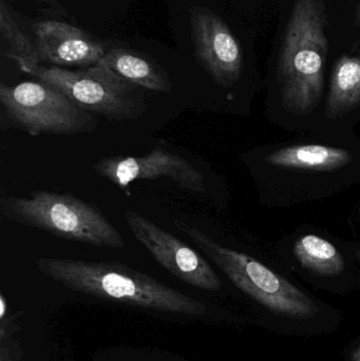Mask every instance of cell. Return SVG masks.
Masks as SVG:
<instances>
[{
	"mask_svg": "<svg viewBox=\"0 0 360 361\" xmlns=\"http://www.w3.org/2000/svg\"><path fill=\"white\" fill-rule=\"evenodd\" d=\"M38 271L68 290L166 313L203 316L204 303L120 262L42 257Z\"/></svg>",
	"mask_w": 360,
	"mask_h": 361,
	"instance_id": "cell-1",
	"label": "cell"
},
{
	"mask_svg": "<svg viewBox=\"0 0 360 361\" xmlns=\"http://www.w3.org/2000/svg\"><path fill=\"white\" fill-rule=\"evenodd\" d=\"M323 0H295L279 54L278 78L285 109L306 114L321 103L329 42Z\"/></svg>",
	"mask_w": 360,
	"mask_h": 361,
	"instance_id": "cell-2",
	"label": "cell"
},
{
	"mask_svg": "<svg viewBox=\"0 0 360 361\" xmlns=\"http://www.w3.org/2000/svg\"><path fill=\"white\" fill-rule=\"evenodd\" d=\"M0 214L10 222L46 231L58 239L120 250V231L95 204L72 193L35 190L29 197H1Z\"/></svg>",
	"mask_w": 360,
	"mask_h": 361,
	"instance_id": "cell-3",
	"label": "cell"
},
{
	"mask_svg": "<svg viewBox=\"0 0 360 361\" xmlns=\"http://www.w3.org/2000/svg\"><path fill=\"white\" fill-rule=\"evenodd\" d=\"M175 225L239 290L271 311L294 318H311L318 311L310 297L256 259L220 245L196 227L181 221H175Z\"/></svg>",
	"mask_w": 360,
	"mask_h": 361,
	"instance_id": "cell-4",
	"label": "cell"
},
{
	"mask_svg": "<svg viewBox=\"0 0 360 361\" xmlns=\"http://www.w3.org/2000/svg\"><path fill=\"white\" fill-rule=\"evenodd\" d=\"M30 75L110 122L137 120L147 111V103L139 86L104 66L80 70L40 66Z\"/></svg>",
	"mask_w": 360,
	"mask_h": 361,
	"instance_id": "cell-5",
	"label": "cell"
},
{
	"mask_svg": "<svg viewBox=\"0 0 360 361\" xmlns=\"http://www.w3.org/2000/svg\"><path fill=\"white\" fill-rule=\"evenodd\" d=\"M0 104L10 122L32 137L93 133L97 127L94 114L40 80L0 85Z\"/></svg>",
	"mask_w": 360,
	"mask_h": 361,
	"instance_id": "cell-6",
	"label": "cell"
},
{
	"mask_svg": "<svg viewBox=\"0 0 360 361\" xmlns=\"http://www.w3.org/2000/svg\"><path fill=\"white\" fill-rule=\"evenodd\" d=\"M125 220L133 237L178 279L200 290L221 288V281L211 264L173 233L133 210L125 212Z\"/></svg>",
	"mask_w": 360,
	"mask_h": 361,
	"instance_id": "cell-7",
	"label": "cell"
},
{
	"mask_svg": "<svg viewBox=\"0 0 360 361\" xmlns=\"http://www.w3.org/2000/svg\"><path fill=\"white\" fill-rule=\"evenodd\" d=\"M190 21L194 54L201 67L224 88L236 84L243 71V52L228 25L205 6L190 8Z\"/></svg>",
	"mask_w": 360,
	"mask_h": 361,
	"instance_id": "cell-8",
	"label": "cell"
},
{
	"mask_svg": "<svg viewBox=\"0 0 360 361\" xmlns=\"http://www.w3.org/2000/svg\"><path fill=\"white\" fill-rule=\"evenodd\" d=\"M99 177L125 189L139 180L168 178L181 188L194 192L206 190L204 176L192 163L162 145L143 157H106L93 166Z\"/></svg>",
	"mask_w": 360,
	"mask_h": 361,
	"instance_id": "cell-9",
	"label": "cell"
},
{
	"mask_svg": "<svg viewBox=\"0 0 360 361\" xmlns=\"http://www.w3.org/2000/svg\"><path fill=\"white\" fill-rule=\"evenodd\" d=\"M33 32L40 61L53 67H93L109 50L88 32L61 21H39Z\"/></svg>",
	"mask_w": 360,
	"mask_h": 361,
	"instance_id": "cell-10",
	"label": "cell"
},
{
	"mask_svg": "<svg viewBox=\"0 0 360 361\" xmlns=\"http://www.w3.org/2000/svg\"><path fill=\"white\" fill-rule=\"evenodd\" d=\"M97 65L116 72L141 88L156 92L170 93V78L164 68L147 55L129 48H111Z\"/></svg>",
	"mask_w": 360,
	"mask_h": 361,
	"instance_id": "cell-11",
	"label": "cell"
},
{
	"mask_svg": "<svg viewBox=\"0 0 360 361\" xmlns=\"http://www.w3.org/2000/svg\"><path fill=\"white\" fill-rule=\"evenodd\" d=\"M266 162L281 169L332 171L342 169L352 160L350 152L323 145H298L268 154Z\"/></svg>",
	"mask_w": 360,
	"mask_h": 361,
	"instance_id": "cell-12",
	"label": "cell"
},
{
	"mask_svg": "<svg viewBox=\"0 0 360 361\" xmlns=\"http://www.w3.org/2000/svg\"><path fill=\"white\" fill-rule=\"evenodd\" d=\"M360 103V57L344 55L332 70L328 114L335 118Z\"/></svg>",
	"mask_w": 360,
	"mask_h": 361,
	"instance_id": "cell-13",
	"label": "cell"
},
{
	"mask_svg": "<svg viewBox=\"0 0 360 361\" xmlns=\"http://www.w3.org/2000/svg\"><path fill=\"white\" fill-rule=\"evenodd\" d=\"M0 35L6 44V50L2 54L16 61L21 71L31 74L40 67L42 61L35 42L17 23L6 0H0Z\"/></svg>",
	"mask_w": 360,
	"mask_h": 361,
	"instance_id": "cell-14",
	"label": "cell"
},
{
	"mask_svg": "<svg viewBox=\"0 0 360 361\" xmlns=\"http://www.w3.org/2000/svg\"><path fill=\"white\" fill-rule=\"evenodd\" d=\"M294 254L304 267L321 275H338L345 269L337 248L319 235H302L294 244Z\"/></svg>",
	"mask_w": 360,
	"mask_h": 361,
	"instance_id": "cell-15",
	"label": "cell"
},
{
	"mask_svg": "<svg viewBox=\"0 0 360 361\" xmlns=\"http://www.w3.org/2000/svg\"><path fill=\"white\" fill-rule=\"evenodd\" d=\"M6 298H4V295L0 296V318H1L2 322L4 320V317H6Z\"/></svg>",
	"mask_w": 360,
	"mask_h": 361,
	"instance_id": "cell-16",
	"label": "cell"
},
{
	"mask_svg": "<svg viewBox=\"0 0 360 361\" xmlns=\"http://www.w3.org/2000/svg\"><path fill=\"white\" fill-rule=\"evenodd\" d=\"M35 1L40 2V4H48V6H53L55 8H61V6L58 4L57 0H35Z\"/></svg>",
	"mask_w": 360,
	"mask_h": 361,
	"instance_id": "cell-17",
	"label": "cell"
},
{
	"mask_svg": "<svg viewBox=\"0 0 360 361\" xmlns=\"http://www.w3.org/2000/svg\"><path fill=\"white\" fill-rule=\"evenodd\" d=\"M355 25L360 27V6L357 8L356 14H355Z\"/></svg>",
	"mask_w": 360,
	"mask_h": 361,
	"instance_id": "cell-18",
	"label": "cell"
},
{
	"mask_svg": "<svg viewBox=\"0 0 360 361\" xmlns=\"http://www.w3.org/2000/svg\"><path fill=\"white\" fill-rule=\"evenodd\" d=\"M354 360L356 361H360V348L357 350L356 353L354 354Z\"/></svg>",
	"mask_w": 360,
	"mask_h": 361,
	"instance_id": "cell-19",
	"label": "cell"
},
{
	"mask_svg": "<svg viewBox=\"0 0 360 361\" xmlns=\"http://www.w3.org/2000/svg\"><path fill=\"white\" fill-rule=\"evenodd\" d=\"M357 256H359V261H360V252H359V254H357Z\"/></svg>",
	"mask_w": 360,
	"mask_h": 361,
	"instance_id": "cell-20",
	"label": "cell"
}]
</instances>
